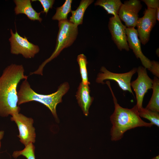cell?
<instances>
[{
    "label": "cell",
    "instance_id": "6da1fadb",
    "mask_svg": "<svg viewBox=\"0 0 159 159\" xmlns=\"http://www.w3.org/2000/svg\"><path fill=\"white\" fill-rule=\"evenodd\" d=\"M22 65L11 64L0 77V115L5 117L19 113L17 87L23 79H27Z\"/></svg>",
    "mask_w": 159,
    "mask_h": 159
},
{
    "label": "cell",
    "instance_id": "7a4b0ae2",
    "mask_svg": "<svg viewBox=\"0 0 159 159\" xmlns=\"http://www.w3.org/2000/svg\"><path fill=\"white\" fill-rule=\"evenodd\" d=\"M112 93L114 104L115 109L110 117L112 125L110 130L111 139L115 141L121 139L127 130L138 127H151L153 125L151 122L143 120L139 116L136 105L131 109L123 108L118 103L111 88L109 81L105 83Z\"/></svg>",
    "mask_w": 159,
    "mask_h": 159
},
{
    "label": "cell",
    "instance_id": "3957f363",
    "mask_svg": "<svg viewBox=\"0 0 159 159\" xmlns=\"http://www.w3.org/2000/svg\"><path fill=\"white\" fill-rule=\"evenodd\" d=\"M69 88V84L64 82L58 87L56 92L49 95L40 94L36 92L31 88L27 79L21 83L17 93L18 105L31 101L39 102L46 106L51 111L54 117L57 118L56 108L62 101V97Z\"/></svg>",
    "mask_w": 159,
    "mask_h": 159
},
{
    "label": "cell",
    "instance_id": "277c9868",
    "mask_svg": "<svg viewBox=\"0 0 159 159\" xmlns=\"http://www.w3.org/2000/svg\"><path fill=\"white\" fill-rule=\"evenodd\" d=\"M77 26L67 19L59 21V30L55 50L51 56L33 72L34 74L42 75L43 68L45 64L57 57L64 48L73 44L78 34Z\"/></svg>",
    "mask_w": 159,
    "mask_h": 159
},
{
    "label": "cell",
    "instance_id": "5b68a950",
    "mask_svg": "<svg viewBox=\"0 0 159 159\" xmlns=\"http://www.w3.org/2000/svg\"><path fill=\"white\" fill-rule=\"evenodd\" d=\"M11 36L9 39L10 44L11 52L16 55L21 54L26 58H31L39 51V48L29 41L26 37L20 35L16 30L14 33L10 29Z\"/></svg>",
    "mask_w": 159,
    "mask_h": 159
},
{
    "label": "cell",
    "instance_id": "8992f818",
    "mask_svg": "<svg viewBox=\"0 0 159 159\" xmlns=\"http://www.w3.org/2000/svg\"><path fill=\"white\" fill-rule=\"evenodd\" d=\"M137 68L134 67L130 71L123 73H116L111 72L102 66L100 69L101 72L97 75L96 82L104 84V80H113L117 82L119 87L124 91H128L133 95L134 94L130 85L131 80L132 76L137 72Z\"/></svg>",
    "mask_w": 159,
    "mask_h": 159
},
{
    "label": "cell",
    "instance_id": "52a82bcc",
    "mask_svg": "<svg viewBox=\"0 0 159 159\" xmlns=\"http://www.w3.org/2000/svg\"><path fill=\"white\" fill-rule=\"evenodd\" d=\"M11 118L16 124L19 131L18 137L20 141L25 146L35 141V129L33 125V120L19 113L14 114Z\"/></svg>",
    "mask_w": 159,
    "mask_h": 159
},
{
    "label": "cell",
    "instance_id": "ba28073f",
    "mask_svg": "<svg viewBox=\"0 0 159 159\" xmlns=\"http://www.w3.org/2000/svg\"><path fill=\"white\" fill-rule=\"evenodd\" d=\"M137 78L131 82L130 85L135 92L138 109L143 107V102L145 94L148 90L152 89L153 80L148 76L146 69L140 66L137 68Z\"/></svg>",
    "mask_w": 159,
    "mask_h": 159
},
{
    "label": "cell",
    "instance_id": "9c48e42d",
    "mask_svg": "<svg viewBox=\"0 0 159 159\" xmlns=\"http://www.w3.org/2000/svg\"><path fill=\"white\" fill-rule=\"evenodd\" d=\"M156 9H145L144 16L138 18L136 23L138 37L140 42L145 45L149 41L151 31L156 23Z\"/></svg>",
    "mask_w": 159,
    "mask_h": 159
},
{
    "label": "cell",
    "instance_id": "30bf717a",
    "mask_svg": "<svg viewBox=\"0 0 159 159\" xmlns=\"http://www.w3.org/2000/svg\"><path fill=\"white\" fill-rule=\"evenodd\" d=\"M108 27L112 39L120 51L125 50L128 51L130 48L127 41L126 26L122 23L118 15L110 17Z\"/></svg>",
    "mask_w": 159,
    "mask_h": 159
},
{
    "label": "cell",
    "instance_id": "8fae6325",
    "mask_svg": "<svg viewBox=\"0 0 159 159\" xmlns=\"http://www.w3.org/2000/svg\"><path fill=\"white\" fill-rule=\"evenodd\" d=\"M142 5L138 0H129L122 4L118 14L120 20L125 23L127 28L136 26L138 19V14L142 9Z\"/></svg>",
    "mask_w": 159,
    "mask_h": 159
},
{
    "label": "cell",
    "instance_id": "7c38bea8",
    "mask_svg": "<svg viewBox=\"0 0 159 159\" xmlns=\"http://www.w3.org/2000/svg\"><path fill=\"white\" fill-rule=\"evenodd\" d=\"M126 34L129 48L132 50L136 58L140 59L143 67L149 69L151 65V61L142 52L137 30L134 27H127Z\"/></svg>",
    "mask_w": 159,
    "mask_h": 159
},
{
    "label": "cell",
    "instance_id": "4fadbf2b",
    "mask_svg": "<svg viewBox=\"0 0 159 159\" xmlns=\"http://www.w3.org/2000/svg\"><path fill=\"white\" fill-rule=\"evenodd\" d=\"M90 92L89 85L81 82L76 95L78 103L85 116L88 115L89 108L94 100V98L90 96Z\"/></svg>",
    "mask_w": 159,
    "mask_h": 159
},
{
    "label": "cell",
    "instance_id": "5bb4252c",
    "mask_svg": "<svg viewBox=\"0 0 159 159\" xmlns=\"http://www.w3.org/2000/svg\"><path fill=\"white\" fill-rule=\"evenodd\" d=\"M16 6L14 11L16 15L23 14L26 15L30 20H37L41 22L42 19L40 17L42 12H37L33 8L30 0H14Z\"/></svg>",
    "mask_w": 159,
    "mask_h": 159
},
{
    "label": "cell",
    "instance_id": "9a60e30c",
    "mask_svg": "<svg viewBox=\"0 0 159 159\" xmlns=\"http://www.w3.org/2000/svg\"><path fill=\"white\" fill-rule=\"evenodd\" d=\"M94 1L93 0H81L77 9L71 11L72 15L69 18V21L77 26L82 24L86 9Z\"/></svg>",
    "mask_w": 159,
    "mask_h": 159
},
{
    "label": "cell",
    "instance_id": "2e32d148",
    "mask_svg": "<svg viewBox=\"0 0 159 159\" xmlns=\"http://www.w3.org/2000/svg\"><path fill=\"white\" fill-rule=\"evenodd\" d=\"M122 4L120 0H98L95 3V5L102 7L108 14L116 16L118 15Z\"/></svg>",
    "mask_w": 159,
    "mask_h": 159
},
{
    "label": "cell",
    "instance_id": "e0dca14e",
    "mask_svg": "<svg viewBox=\"0 0 159 159\" xmlns=\"http://www.w3.org/2000/svg\"><path fill=\"white\" fill-rule=\"evenodd\" d=\"M153 94L146 109L159 112V80L155 76L153 80Z\"/></svg>",
    "mask_w": 159,
    "mask_h": 159
},
{
    "label": "cell",
    "instance_id": "ac0fdd59",
    "mask_svg": "<svg viewBox=\"0 0 159 159\" xmlns=\"http://www.w3.org/2000/svg\"><path fill=\"white\" fill-rule=\"evenodd\" d=\"M72 0H66L63 5L57 7L56 13L52 17V19L59 21L67 19L68 14L72 11Z\"/></svg>",
    "mask_w": 159,
    "mask_h": 159
},
{
    "label": "cell",
    "instance_id": "d6986e66",
    "mask_svg": "<svg viewBox=\"0 0 159 159\" xmlns=\"http://www.w3.org/2000/svg\"><path fill=\"white\" fill-rule=\"evenodd\" d=\"M77 61L79 66L80 72L82 78V83L84 85H89L88 81L87 65V63L86 57L83 54L77 57Z\"/></svg>",
    "mask_w": 159,
    "mask_h": 159
},
{
    "label": "cell",
    "instance_id": "ffe728a7",
    "mask_svg": "<svg viewBox=\"0 0 159 159\" xmlns=\"http://www.w3.org/2000/svg\"><path fill=\"white\" fill-rule=\"evenodd\" d=\"M138 110L140 117L149 120L153 125H155L159 127V112L152 111L143 107Z\"/></svg>",
    "mask_w": 159,
    "mask_h": 159
},
{
    "label": "cell",
    "instance_id": "44dd1931",
    "mask_svg": "<svg viewBox=\"0 0 159 159\" xmlns=\"http://www.w3.org/2000/svg\"><path fill=\"white\" fill-rule=\"evenodd\" d=\"M34 149L35 147L33 143H30L25 146V148L22 150L14 152L12 156L14 158H16L22 155L27 159H35Z\"/></svg>",
    "mask_w": 159,
    "mask_h": 159
},
{
    "label": "cell",
    "instance_id": "7402d4cb",
    "mask_svg": "<svg viewBox=\"0 0 159 159\" xmlns=\"http://www.w3.org/2000/svg\"><path fill=\"white\" fill-rule=\"evenodd\" d=\"M42 5L43 9L42 12L45 13L47 14L49 9H52L54 4V0H38Z\"/></svg>",
    "mask_w": 159,
    "mask_h": 159
},
{
    "label": "cell",
    "instance_id": "603a6c76",
    "mask_svg": "<svg viewBox=\"0 0 159 159\" xmlns=\"http://www.w3.org/2000/svg\"><path fill=\"white\" fill-rule=\"evenodd\" d=\"M151 65L148 69L155 77H159V63L155 60L151 61Z\"/></svg>",
    "mask_w": 159,
    "mask_h": 159
},
{
    "label": "cell",
    "instance_id": "cb8c5ba5",
    "mask_svg": "<svg viewBox=\"0 0 159 159\" xmlns=\"http://www.w3.org/2000/svg\"><path fill=\"white\" fill-rule=\"evenodd\" d=\"M147 6V9H157L159 8V0H142Z\"/></svg>",
    "mask_w": 159,
    "mask_h": 159
},
{
    "label": "cell",
    "instance_id": "d4e9b609",
    "mask_svg": "<svg viewBox=\"0 0 159 159\" xmlns=\"http://www.w3.org/2000/svg\"><path fill=\"white\" fill-rule=\"evenodd\" d=\"M156 20L159 21V8H158L156 10Z\"/></svg>",
    "mask_w": 159,
    "mask_h": 159
},
{
    "label": "cell",
    "instance_id": "484cf974",
    "mask_svg": "<svg viewBox=\"0 0 159 159\" xmlns=\"http://www.w3.org/2000/svg\"><path fill=\"white\" fill-rule=\"evenodd\" d=\"M3 135L1 133H0V148L1 147V139L3 137Z\"/></svg>",
    "mask_w": 159,
    "mask_h": 159
},
{
    "label": "cell",
    "instance_id": "4316f807",
    "mask_svg": "<svg viewBox=\"0 0 159 159\" xmlns=\"http://www.w3.org/2000/svg\"><path fill=\"white\" fill-rule=\"evenodd\" d=\"M159 48H158L156 51V54L158 56H159Z\"/></svg>",
    "mask_w": 159,
    "mask_h": 159
},
{
    "label": "cell",
    "instance_id": "83f0119b",
    "mask_svg": "<svg viewBox=\"0 0 159 159\" xmlns=\"http://www.w3.org/2000/svg\"><path fill=\"white\" fill-rule=\"evenodd\" d=\"M151 159H159V155H157Z\"/></svg>",
    "mask_w": 159,
    "mask_h": 159
}]
</instances>
